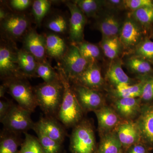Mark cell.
I'll list each match as a JSON object with an SVG mask.
<instances>
[{
	"instance_id": "14",
	"label": "cell",
	"mask_w": 153,
	"mask_h": 153,
	"mask_svg": "<svg viewBox=\"0 0 153 153\" xmlns=\"http://www.w3.org/2000/svg\"><path fill=\"white\" fill-rule=\"evenodd\" d=\"M23 43L24 49L36 57L39 63L46 62V39L44 36L31 30L24 37Z\"/></svg>"
},
{
	"instance_id": "18",
	"label": "cell",
	"mask_w": 153,
	"mask_h": 153,
	"mask_svg": "<svg viewBox=\"0 0 153 153\" xmlns=\"http://www.w3.org/2000/svg\"><path fill=\"white\" fill-rule=\"evenodd\" d=\"M141 102L140 98H119L115 102V109L120 116L131 120L139 115Z\"/></svg>"
},
{
	"instance_id": "37",
	"label": "cell",
	"mask_w": 153,
	"mask_h": 153,
	"mask_svg": "<svg viewBox=\"0 0 153 153\" xmlns=\"http://www.w3.org/2000/svg\"><path fill=\"white\" fill-rule=\"evenodd\" d=\"M47 28L56 33H64L67 29V24L66 19L62 16H56L47 23Z\"/></svg>"
},
{
	"instance_id": "16",
	"label": "cell",
	"mask_w": 153,
	"mask_h": 153,
	"mask_svg": "<svg viewBox=\"0 0 153 153\" xmlns=\"http://www.w3.org/2000/svg\"><path fill=\"white\" fill-rule=\"evenodd\" d=\"M94 112L98 120L99 131L102 135L110 132L120 123V116L109 107L103 106Z\"/></svg>"
},
{
	"instance_id": "11",
	"label": "cell",
	"mask_w": 153,
	"mask_h": 153,
	"mask_svg": "<svg viewBox=\"0 0 153 153\" xmlns=\"http://www.w3.org/2000/svg\"><path fill=\"white\" fill-rule=\"evenodd\" d=\"M29 25V21L25 15L7 14L1 21V28L8 37L18 39L25 34Z\"/></svg>"
},
{
	"instance_id": "20",
	"label": "cell",
	"mask_w": 153,
	"mask_h": 153,
	"mask_svg": "<svg viewBox=\"0 0 153 153\" xmlns=\"http://www.w3.org/2000/svg\"><path fill=\"white\" fill-rule=\"evenodd\" d=\"M18 64L22 76L31 77L36 76L38 62L36 57L25 49L17 52Z\"/></svg>"
},
{
	"instance_id": "2",
	"label": "cell",
	"mask_w": 153,
	"mask_h": 153,
	"mask_svg": "<svg viewBox=\"0 0 153 153\" xmlns=\"http://www.w3.org/2000/svg\"><path fill=\"white\" fill-rule=\"evenodd\" d=\"M34 90L38 106L46 116L57 118L64 91L60 79L51 83L44 82L37 85Z\"/></svg>"
},
{
	"instance_id": "27",
	"label": "cell",
	"mask_w": 153,
	"mask_h": 153,
	"mask_svg": "<svg viewBox=\"0 0 153 153\" xmlns=\"http://www.w3.org/2000/svg\"><path fill=\"white\" fill-rule=\"evenodd\" d=\"M101 47L105 55L111 60L118 56L123 47L119 37L102 38Z\"/></svg>"
},
{
	"instance_id": "1",
	"label": "cell",
	"mask_w": 153,
	"mask_h": 153,
	"mask_svg": "<svg viewBox=\"0 0 153 153\" xmlns=\"http://www.w3.org/2000/svg\"><path fill=\"white\" fill-rule=\"evenodd\" d=\"M60 79L63 86V95L57 118L66 127H73L82 120L83 111L70 84V80L62 68H59Z\"/></svg>"
},
{
	"instance_id": "36",
	"label": "cell",
	"mask_w": 153,
	"mask_h": 153,
	"mask_svg": "<svg viewBox=\"0 0 153 153\" xmlns=\"http://www.w3.org/2000/svg\"><path fill=\"white\" fill-rule=\"evenodd\" d=\"M144 85L141 99L143 104L153 102V73L143 76Z\"/></svg>"
},
{
	"instance_id": "24",
	"label": "cell",
	"mask_w": 153,
	"mask_h": 153,
	"mask_svg": "<svg viewBox=\"0 0 153 153\" xmlns=\"http://www.w3.org/2000/svg\"><path fill=\"white\" fill-rule=\"evenodd\" d=\"M144 85L142 76L138 83L131 85L128 83H120L116 86L115 94L119 98H140Z\"/></svg>"
},
{
	"instance_id": "15",
	"label": "cell",
	"mask_w": 153,
	"mask_h": 153,
	"mask_svg": "<svg viewBox=\"0 0 153 153\" xmlns=\"http://www.w3.org/2000/svg\"><path fill=\"white\" fill-rule=\"evenodd\" d=\"M71 81L75 84L95 90L103 83L100 69L96 63H90L84 71Z\"/></svg>"
},
{
	"instance_id": "46",
	"label": "cell",
	"mask_w": 153,
	"mask_h": 153,
	"mask_svg": "<svg viewBox=\"0 0 153 153\" xmlns=\"http://www.w3.org/2000/svg\"><path fill=\"white\" fill-rule=\"evenodd\" d=\"M64 153H66V152H64Z\"/></svg>"
},
{
	"instance_id": "34",
	"label": "cell",
	"mask_w": 153,
	"mask_h": 153,
	"mask_svg": "<svg viewBox=\"0 0 153 153\" xmlns=\"http://www.w3.org/2000/svg\"><path fill=\"white\" fill-rule=\"evenodd\" d=\"M76 47L82 57L90 63H95L96 60L100 57V49L95 44L84 42Z\"/></svg>"
},
{
	"instance_id": "4",
	"label": "cell",
	"mask_w": 153,
	"mask_h": 153,
	"mask_svg": "<svg viewBox=\"0 0 153 153\" xmlns=\"http://www.w3.org/2000/svg\"><path fill=\"white\" fill-rule=\"evenodd\" d=\"M4 84L8 92L19 106L33 113L37 106L34 88L24 78H14L5 80Z\"/></svg>"
},
{
	"instance_id": "31",
	"label": "cell",
	"mask_w": 153,
	"mask_h": 153,
	"mask_svg": "<svg viewBox=\"0 0 153 153\" xmlns=\"http://www.w3.org/2000/svg\"><path fill=\"white\" fill-rule=\"evenodd\" d=\"M135 56L153 64V41L146 38L135 48Z\"/></svg>"
},
{
	"instance_id": "12",
	"label": "cell",
	"mask_w": 153,
	"mask_h": 153,
	"mask_svg": "<svg viewBox=\"0 0 153 153\" xmlns=\"http://www.w3.org/2000/svg\"><path fill=\"white\" fill-rule=\"evenodd\" d=\"M66 5L71 14L69 25L70 39L74 43H80L83 39L86 24L85 15L74 2H67Z\"/></svg>"
},
{
	"instance_id": "39",
	"label": "cell",
	"mask_w": 153,
	"mask_h": 153,
	"mask_svg": "<svg viewBox=\"0 0 153 153\" xmlns=\"http://www.w3.org/2000/svg\"><path fill=\"white\" fill-rule=\"evenodd\" d=\"M151 151L143 143L140 142L129 147L125 153H151Z\"/></svg>"
},
{
	"instance_id": "21",
	"label": "cell",
	"mask_w": 153,
	"mask_h": 153,
	"mask_svg": "<svg viewBox=\"0 0 153 153\" xmlns=\"http://www.w3.org/2000/svg\"><path fill=\"white\" fill-rule=\"evenodd\" d=\"M122 148L116 131H111L102 135L94 153H120Z\"/></svg>"
},
{
	"instance_id": "45",
	"label": "cell",
	"mask_w": 153,
	"mask_h": 153,
	"mask_svg": "<svg viewBox=\"0 0 153 153\" xmlns=\"http://www.w3.org/2000/svg\"><path fill=\"white\" fill-rule=\"evenodd\" d=\"M120 153H124L123 152V151H122V152H120Z\"/></svg>"
},
{
	"instance_id": "10",
	"label": "cell",
	"mask_w": 153,
	"mask_h": 153,
	"mask_svg": "<svg viewBox=\"0 0 153 153\" xmlns=\"http://www.w3.org/2000/svg\"><path fill=\"white\" fill-rule=\"evenodd\" d=\"M143 34L141 25L129 17L123 24L119 37L123 47L128 49L136 47L142 42Z\"/></svg>"
},
{
	"instance_id": "9",
	"label": "cell",
	"mask_w": 153,
	"mask_h": 153,
	"mask_svg": "<svg viewBox=\"0 0 153 153\" xmlns=\"http://www.w3.org/2000/svg\"><path fill=\"white\" fill-rule=\"evenodd\" d=\"M139 129L141 142L153 150V102L143 104L136 122Z\"/></svg>"
},
{
	"instance_id": "33",
	"label": "cell",
	"mask_w": 153,
	"mask_h": 153,
	"mask_svg": "<svg viewBox=\"0 0 153 153\" xmlns=\"http://www.w3.org/2000/svg\"><path fill=\"white\" fill-rule=\"evenodd\" d=\"M36 75L42 78L46 83H51L60 79L59 74H57L46 61L38 63Z\"/></svg>"
},
{
	"instance_id": "30",
	"label": "cell",
	"mask_w": 153,
	"mask_h": 153,
	"mask_svg": "<svg viewBox=\"0 0 153 153\" xmlns=\"http://www.w3.org/2000/svg\"><path fill=\"white\" fill-rule=\"evenodd\" d=\"M25 139L21 145L19 153H45L38 138L28 133H24Z\"/></svg>"
},
{
	"instance_id": "13",
	"label": "cell",
	"mask_w": 153,
	"mask_h": 153,
	"mask_svg": "<svg viewBox=\"0 0 153 153\" xmlns=\"http://www.w3.org/2000/svg\"><path fill=\"white\" fill-rule=\"evenodd\" d=\"M115 131L122 147L126 150L132 145L142 142L138 127L136 123L132 120H126L120 123Z\"/></svg>"
},
{
	"instance_id": "17",
	"label": "cell",
	"mask_w": 153,
	"mask_h": 153,
	"mask_svg": "<svg viewBox=\"0 0 153 153\" xmlns=\"http://www.w3.org/2000/svg\"><path fill=\"white\" fill-rule=\"evenodd\" d=\"M38 126L44 133L51 139L62 144L66 136L63 126L55 117L46 116L41 117L37 122Z\"/></svg>"
},
{
	"instance_id": "5",
	"label": "cell",
	"mask_w": 153,
	"mask_h": 153,
	"mask_svg": "<svg viewBox=\"0 0 153 153\" xmlns=\"http://www.w3.org/2000/svg\"><path fill=\"white\" fill-rule=\"evenodd\" d=\"M32 113L18 104H13L7 114L1 121L4 126V130L19 134L33 129L35 123L31 118Z\"/></svg>"
},
{
	"instance_id": "38",
	"label": "cell",
	"mask_w": 153,
	"mask_h": 153,
	"mask_svg": "<svg viewBox=\"0 0 153 153\" xmlns=\"http://www.w3.org/2000/svg\"><path fill=\"white\" fill-rule=\"evenodd\" d=\"M124 6L133 11L144 7H153V1L151 0H125Z\"/></svg>"
},
{
	"instance_id": "40",
	"label": "cell",
	"mask_w": 153,
	"mask_h": 153,
	"mask_svg": "<svg viewBox=\"0 0 153 153\" xmlns=\"http://www.w3.org/2000/svg\"><path fill=\"white\" fill-rule=\"evenodd\" d=\"M30 0H12L11 1L10 5L13 8L17 10H23L27 8L31 4Z\"/></svg>"
},
{
	"instance_id": "28",
	"label": "cell",
	"mask_w": 153,
	"mask_h": 153,
	"mask_svg": "<svg viewBox=\"0 0 153 153\" xmlns=\"http://www.w3.org/2000/svg\"><path fill=\"white\" fill-rule=\"evenodd\" d=\"M104 2L96 0H78L74 2L86 16L95 18L98 16Z\"/></svg>"
},
{
	"instance_id": "32",
	"label": "cell",
	"mask_w": 153,
	"mask_h": 153,
	"mask_svg": "<svg viewBox=\"0 0 153 153\" xmlns=\"http://www.w3.org/2000/svg\"><path fill=\"white\" fill-rule=\"evenodd\" d=\"M131 16L141 26L150 27L153 24V7H144L133 11Z\"/></svg>"
},
{
	"instance_id": "29",
	"label": "cell",
	"mask_w": 153,
	"mask_h": 153,
	"mask_svg": "<svg viewBox=\"0 0 153 153\" xmlns=\"http://www.w3.org/2000/svg\"><path fill=\"white\" fill-rule=\"evenodd\" d=\"M129 69L132 72L142 76L153 73V69L150 63L140 57L133 56L129 58L127 62Z\"/></svg>"
},
{
	"instance_id": "41",
	"label": "cell",
	"mask_w": 153,
	"mask_h": 153,
	"mask_svg": "<svg viewBox=\"0 0 153 153\" xmlns=\"http://www.w3.org/2000/svg\"><path fill=\"white\" fill-rule=\"evenodd\" d=\"M13 103L9 101H0V121L2 120L10 111Z\"/></svg>"
},
{
	"instance_id": "8",
	"label": "cell",
	"mask_w": 153,
	"mask_h": 153,
	"mask_svg": "<svg viewBox=\"0 0 153 153\" xmlns=\"http://www.w3.org/2000/svg\"><path fill=\"white\" fill-rule=\"evenodd\" d=\"M72 89L83 112L97 110L104 106V100L97 90L75 84Z\"/></svg>"
},
{
	"instance_id": "7",
	"label": "cell",
	"mask_w": 153,
	"mask_h": 153,
	"mask_svg": "<svg viewBox=\"0 0 153 153\" xmlns=\"http://www.w3.org/2000/svg\"><path fill=\"white\" fill-rule=\"evenodd\" d=\"M17 52L18 50L14 51L8 45H1L0 73L1 77L5 80L14 78H24L19 69Z\"/></svg>"
},
{
	"instance_id": "35",
	"label": "cell",
	"mask_w": 153,
	"mask_h": 153,
	"mask_svg": "<svg viewBox=\"0 0 153 153\" xmlns=\"http://www.w3.org/2000/svg\"><path fill=\"white\" fill-rule=\"evenodd\" d=\"M51 6V2L47 0H36L33 2L32 10L35 21L38 25L41 24Z\"/></svg>"
},
{
	"instance_id": "19",
	"label": "cell",
	"mask_w": 153,
	"mask_h": 153,
	"mask_svg": "<svg viewBox=\"0 0 153 153\" xmlns=\"http://www.w3.org/2000/svg\"><path fill=\"white\" fill-rule=\"evenodd\" d=\"M123 24L117 16L109 13L100 19L97 26L102 38H111L119 36Z\"/></svg>"
},
{
	"instance_id": "6",
	"label": "cell",
	"mask_w": 153,
	"mask_h": 153,
	"mask_svg": "<svg viewBox=\"0 0 153 153\" xmlns=\"http://www.w3.org/2000/svg\"><path fill=\"white\" fill-rule=\"evenodd\" d=\"M62 59L63 67L61 68L69 80L80 75L91 63L82 57L78 48L74 45L68 48Z\"/></svg>"
},
{
	"instance_id": "3",
	"label": "cell",
	"mask_w": 153,
	"mask_h": 153,
	"mask_svg": "<svg viewBox=\"0 0 153 153\" xmlns=\"http://www.w3.org/2000/svg\"><path fill=\"white\" fill-rule=\"evenodd\" d=\"M70 137L71 153H94L96 150L95 135L89 120L82 119L73 127Z\"/></svg>"
},
{
	"instance_id": "26",
	"label": "cell",
	"mask_w": 153,
	"mask_h": 153,
	"mask_svg": "<svg viewBox=\"0 0 153 153\" xmlns=\"http://www.w3.org/2000/svg\"><path fill=\"white\" fill-rule=\"evenodd\" d=\"M106 77L111 84L116 86L120 83L130 84L131 79L124 71L120 61H117L110 66L106 73Z\"/></svg>"
},
{
	"instance_id": "44",
	"label": "cell",
	"mask_w": 153,
	"mask_h": 153,
	"mask_svg": "<svg viewBox=\"0 0 153 153\" xmlns=\"http://www.w3.org/2000/svg\"><path fill=\"white\" fill-rule=\"evenodd\" d=\"M152 37H153V29L152 30Z\"/></svg>"
},
{
	"instance_id": "22",
	"label": "cell",
	"mask_w": 153,
	"mask_h": 153,
	"mask_svg": "<svg viewBox=\"0 0 153 153\" xmlns=\"http://www.w3.org/2000/svg\"><path fill=\"white\" fill-rule=\"evenodd\" d=\"M19 134L3 129L1 134L0 153H19V146L23 143Z\"/></svg>"
},
{
	"instance_id": "23",
	"label": "cell",
	"mask_w": 153,
	"mask_h": 153,
	"mask_svg": "<svg viewBox=\"0 0 153 153\" xmlns=\"http://www.w3.org/2000/svg\"><path fill=\"white\" fill-rule=\"evenodd\" d=\"M46 39L47 53L55 58L63 57L66 53V44L63 38L55 34H49Z\"/></svg>"
},
{
	"instance_id": "25",
	"label": "cell",
	"mask_w": 153,
	"mask_h": 153,
	"mask_svg": "<svg viewBox=\"0 0 153 153\" xmlns=\"http://www.w3.org/2000/svg\"><path fill=\"white\" fill-rule=\"evenodd\" d=\"M37 135L38 141L45 153H61L62 145L48 137L36 125L33 129Z\"/></svg>"
},
{
	"instance_id": "42",
	"label": "cell",
	"mask_w": 153,
	"mask_h": 153,
	"mask_svg": "<svg viewBox=\"0 0 153 153\" xmlns=\"http://www.w3.org/2000/svg\"><path fill=\"white\" fill-rule=\"evenodd\" d=\"M108 5L113 7H118L121 6H124V1L120 0H111L107 1Z\"/></svg>"
},
{
	"instance_id": "43",
	"label": "cell",
	"mask_w": 153,
	"mask_h": 153,
	"mask_svg": "<svg viewBox=\"0 0 153 153\" xmlns=\"http://www.w3.org/2000/svg\"><path fill=\"white\" fill-rule=\"evenodd\" d=\"M7 91V88L4 83L1 85V87H0V97L1 98L4 97L5 94Z\"/></svg>"
}]
</instances>
